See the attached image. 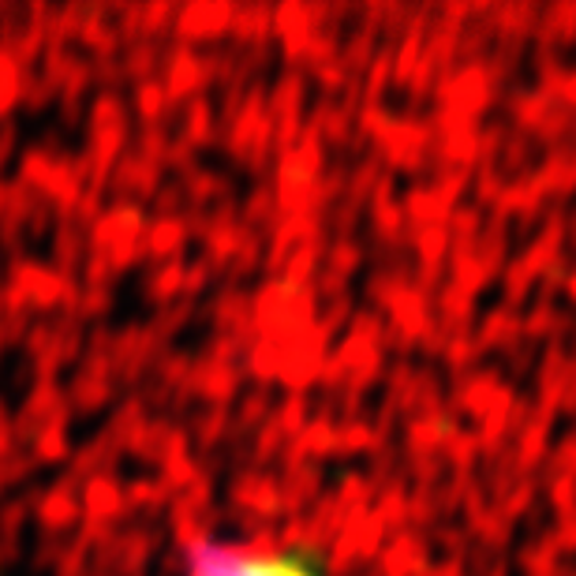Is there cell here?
Segmentation results:
<instances>
[{
    "instance_id": "cell-1",
    "label": "cell",
    "mask_w": 576,
    "mask_h": 576,
    "mask_svg": "<svg viewBox=\"0 0 576 576\" xmlns=\"http://www.w3.org/2000/svg\"><path fill=\"white\" fill-rule=\"evenodd\" d=\"M187 576H334L304 551L289 546H240L195 540L187 543Z\"/></svg>"
}]
</instances>
